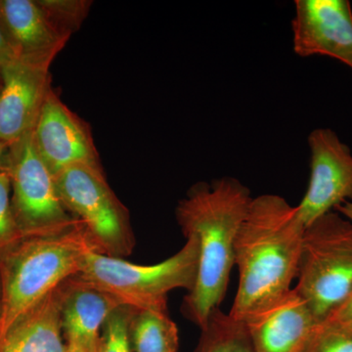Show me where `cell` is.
<instances>
[{"label": "cell", "mask_w": 352, "mask_h": 352, "mask_svg": "<svg viewBox=\"0 0 352 352\" xmlns=\"http://www.w3.org/2000/svg\"><path fill=\"white\" fill-rule=\"evenodd\" d=\"M134 352H177L178 330L168 312L138 310L131 325Z\"/></svg>", "instance_id": "16"}, {"label": "cell", "mask_w": 352, "mask_h": 352, "mask_svg": "<svg viewBox=\"0 0 352 352\" xmlns=\"http://www.w3.org/2000/svg\"><path fill=\"white\" fill-rule=\"evenodd\" d=\"M22 238L11 208V180L8 173H0V252Z\"/></svg>", "instance_id": "21"}, {"label": "cell", "mask_w": 352, "mask_h": 352, "mask_svg": "<svg viewBox=\"0 0 352 352\" xmlns=\"http://www.w3.org/2000/svg\"><path fill=\"white\" fill-rule=\"evenodd\" d=\"M296 293L319 323L352 291V223L330 212L305 228Z\"/></svg>", "instance_id": "5"}, {"label": "cell", "mask_w": 352, "mask_h": 352, "mask_svg": "<svg viewBox=\"0 0 352 352\" xmlns=\"http://www.w3.org/2000/svg\"><path fill=\"white\" fill-rule=\"evenodd\" d=\"M90 250L94 249L85 229L76 221L63 232L20 238L0 252V335L27 310L76 276Z\"/></svg>", "instance_id": "3"}, {"label": "cell", "mask_w": 352, "mask_h": 352, "mask_svg": "<svg viewBox=\"0 0 352 352\" xmlns=\"http://www.w3.org/2000/svg\"><path fill=\"white\" fill-rule=\"evenodd\" d=\"M336 212H339L342 217H346V219L349 220L352 223V201H346V203L336 208Z\"/></svg>", "instance_id": "25"}, {"label": "cell", "mask_w": 352, "mask_h": 352, "mask_svg": "<svg viewBox=\"0 0 352 352\" xmlns=\"http://www.w3.org/2000/svg\"><path fill=\"white\" fill-rule=\"evenodd\" d=\"M249 188L236 178L197 183L178 203L175 214L185 238L199 245L195 286L185 296L182 311L201 329L219 307L235 265V242L252 201Z\"/></svg>", "instance_id": "1"}, {"label": "cell", "mask_w": 352, "mask_h": 352, "mask_svg": "<svg viewBox=\"0 0 352 352\" xmlns=\"http://www.w3.org/2000/svg\"><path fill=\"white\" fill-rule=\"evenodd\" d=\"M344 328H346V329H347V330L351 331V332H352V325L349 326V327H344Z\"/></svg>", "instance_id": "27"}, {"label": "cell", "mask_w": 352, "mask_h": 352, "mask_svg": "<svg viewBox=\"0 0 352 352\" xmlns=\"http://www.w3.org/2000/svg\"><path fill=\"white\" fill-rule=\"evenodd\" d=\"M15 59V55H14L12 50L7 43L6 34H4L1 23H0V82L2 83L1 76L4 69L12 63Z\"/></svg>", "instance_id": "23"}, {"label": "cell", "mask_w": 352, "mask_h": 352, "mask_svg": "<svg viewBox=\"0 0 352 352\" xmlns=\"http://www.w3.org/2000/svg\"><path fill=\"white\" fill-rule=\"evenodd\" d=\"M39 156L53 175L76 164L101 166L91 131L51 88L32 131Z\"/></svg>", "instance_id": "9"}, {"label": "cell", "mask_w": 352, "mask_h": 352, "mask_svg": "<svg viewBox=\"0 0 352 352\" xmlns=\"http://www.w3.org/2000/svg\"><path fill=\"white\" fill-rule=\"evenodd\" d=\"M199 245L194 237L173 256L153 265H139L90 250L83 258L78 279L136 310L168 312V295L175 289L191 292L198 274Z\"/></svg>", "instance_id": "4"}, {"label": "cell", "mask_w": 352, "mask_h": 352, "mask_svg": "<svg viewBox=\"0 0 352 352\" xmlns=\"http://www.w3.org/2000/svg\"><path fill=\"white\" fill-rule=\"evenodd\" d=\"M311 153L308 188L298 207L305 227L352 201V154L349 146L329 129L308 136Z\"/></svg>", "instance_id": "8"}, {"label": "cell", "mask_w": 352, "mask_h": 352, "mask_svg": "<svg viewBox=\"0 0 352 352\" xmlns=\"http://www.w3.org/2000/svg\"><path fill=\"white\" fill-rule=\"evenodd\" d=\"M61 288V326L67 351L98 352L102 327L122 305L76 276L65 281Z\"/></svg>", "instance_id": "14"}, {"label": "cell", "mask_w": 352, "mask_h": 352, "mask_svg": "<svg viewBox=\"0 0 352 352\" xmlns=\"http://www.w3.org/2000/svg\"><path fill=\"white\" fill-rule=\"evenodd\" d=\"M0 23L16 59L50 69L69 38L58 32L36 0H0Z\"/></svg>", "instance_id": "13"}, {"label": "cell", "mask_w": 352, "mask_h": 352, "mask_svg": "<svg viewBox=\"0 0 352 352\" xmlns=\"http://www.w3.org/2000/svg\"><path fill=\"white\" fill-rule=\"evenodd\" d=\"M136 311L120 305L109 315L102 327L98 352H131V325Z\"/></svg>", "instance_id": "19"}, {"label": "cell", "mask_w": 352, "mask_h": 352, "mask_svg": "<svg viewBox=\"0 0 352 352\" xmlns=\"http://www.w3.org/2000/svg\"><path fill=\"white\" fill-rule=\"evenodd\" d=\"M11 208L22 237L63 232L76 221L65 208L55 176L36 151L32 131L10 146Z\"/></svg>", "instance_id": "7"}, {"label": "cell", "mask_w": 352, "mask_h": 352, "mask_svg": "<svg viewBox=\"0 0 352 352\" xmlns=\"http://www.w3.org/2000/svg\"><path fill=\"white\" fill-rule=\"evenodd\" d=\"M305 228L298 207L282 197L265 194L252 199L236 238L239 285L231 316L248 320L291 291Z\"/></svg>", "instance_id": "2"}, {"label": "cell", "mask_w": 352, "mask_h": 352, "mask_svg": "<svg viewBox=\"0 0 352 352\" xmlns=\"http://www.w3.org/2000/svg\"><path fill=\"white\" fill-rule=\"evenodd\" d=\"M1 300H2V285H1V276H0V308H1Z\"/></svg>", "instance_id": "26"}, {"label": "cell", "mask_w": 352, "mask_h": 352, "mask_svg": "<svg viewBox=\"0 0 352 352\" xmlns=\"http://www.w3.org/2000/svg\"><path fill=\"white\" fill-rule=\"evenodd\" d=\"M61 286L0 335V352H67L61 326Z\"/></svg>", "instance_id": "15"}, {"label": "cell", "mask_w": 352, "mask_h": 352, "mask_svg": "<svg viewBox=\"0 0 352 352\" xmlns=\"http://www.w3.org/2000/svg\"><path fill=\"white\" fill-rule=\"evenodd\" d=\"M201 331L198 352H254L244 322L224 314L219 307L212 312Z\"/></svg>", "instance_id": "17"}, {"label": "cell", "mask_w": 352, "mask_h": 352, "mask_svg": "<svg viewBox=\"0 0 352 352\" xmlns=\"http://www.w3.org/2000/svg\"><path fill=\"white\" fill-rule=\"evenodd\" d=\"M325 322L342 326V327H349L352 325V291L340 303L339 307L333 310Z\"/></svg>", "instance_id": "22"}, {"label": "cell", "mask_w": 352, "mask_h": 352, "mask_svg": "<svg viewBox=\"0 0 352 352\" xmlns=\"http://www.w3.org/2000/svg\"><path fill=\"white\" fill-rule=\"evenodd\" d=\"M294 50L300 57L324 55L352 69V10L347 0H296Z\"/></svg>", "instance_id": "10"}, {"label": "cell", "mask_w": 352, "mask_h": 352, "mask_svg": "<svg viewBox=\"0 0 352 352\" xmlns=\"http://www.w3.org/2000/svg\"><path fill=\"white\" fill-rule=\"evenodd\" d=\"M10 166V145L0 140V173H8Z\"/></svg>", "instance_id": "24"}, {"label": "cell", "mask_w": 352, "mask_h": 352, "mask_svg": "<svg viewBox=\"0 0 352 352\" xmlns=\"http://www.w3.org/2000/svg\"><path fill=\"white\" fill-rule=\"evenodd\" d=\"M54 176L65 208L82 224L92 249L113 258L129 256L135 245L131 217L102 166L76 164Z\"/></svg>", "instance_id": "6"}, {"label": "cell", "mask_w": 352, "mask_h": 352, "mask_svg": "<svg viewBox=\"0 0 352 352\" xmlns=\"http://www.w3.org/2000/svg\"><path fill=\"white\" fill-rule=\"evenodd\" d=\"M1 85H2V83L0 82V89H1Z\"/></svg>", "instance_id": "28"}, {"label": "cell", "mask_w": 352, "mask_h": 352, "mask_svg": "<svg viewBox=\"0 0 352 352\" xmlns=\"http://www.w3.org/2000/svg\"><path fill=\"white\" fill-rule=\"evenodd\" d=\"M67 352H69V351H67Z\"/></svg>", "instance_id": "29"}, {"label": "cell", "mask_w": 352, "mask_h": 352, "mask_svg": "<svg viewBox=\"0 0 352 352\" xmlns=\"http://www.w3.org/2000/svg\"><path fill=\"white\" fill-rule=\"evenodd\" d=\"M46 17L60 34L71 38L87 17L92 1L88 0H36Z\"/></svg>", "instance_id": "18"}, {"label": "cell", "mask_w": 352, "mask_h": 352, "mask_svg": "<svg viewBox=\"0 0 352 352\" xmlns=\"http://www.w3.org/2000/svg\"><path fill=\"white\" fill-rule=\"evenodd\" d=\"M0 140L12 145L34 131L51 88L50 69L15 59L1 76Z\"/></svg>", "instance_id": "11"}, {"label": "cell", "mask_w": 352, "mask_h": 352, "mask_svg": "<svg viewBox=\"0 0 352 352\" xmlns=\"http://www.w3.org/2000/svg\"><path fill=\"white\" fill-rule=\"evenodd\" d=\"M305 352H352V332L323 322L319 324Z\"/></svg>", "instance_id": "20"}, {"label": "cell", "mask_w": 352, "mask_h": 352, "mask_svg": "<svg viewBox=\"0 0 352 352\" xmlns=\"http://www.w3.org/2000/svg\"><path fill=\"white\" fill-rule=\"evenodd\" d=\"M244 323L254 352H305L321 324L295 289Z\"/></svg>", "instance_id": "12"}]
</instances>
